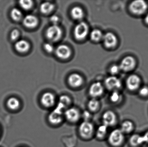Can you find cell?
I'll use <instances>...</instances> for the list:
<instances>
[{
  "instance_id": "6da1fadb",
  "label": "cell",
  "mask_w": 148,
  "mask_h": 147,
  "mask_svg": "<svg viewBox=\"0 0 148 147\" xmlns=\"http://www.w3.org/2000/svg\"><path fill=\"white\" fill-rule=\"evenodd\" d=\"M65 107L59 102L56 108L49 114V121L53 125H58L61 123L63 120V111Z\"/></svg>"
},
{
  "instance_id": "7a4b0ae2",
  "label": "cell",
  "mask_w": 148,
  "mask_h": 147,
  "mask_svg": "<svg viewBox=\"0 0 148 147\" xmlns=\"http://www.w3.org/2000/svg\"><path fill=\"white\" fill-rule=\"evenodd\" d=\"M124 134L121 129H114L109 135V143L114 147H118L122 145L124 140Z\"/></svg>"
},
{
  "instance_id": "3957f363",
  "label": "cell",
  "mask_w": 148,
  "mask_h": 147,
  "mask_svg": "<svg viewBox=\"0 0 148 147\" xmlns=\"http://www.w3.org/2000/svg\"><path fill=\"white\" fill-rule=\"evenodd\" d=\"M78 131L81 137L84 139H90L94 133V125L90 122L84 121L79 126Z\"/></svg>"
},
{
  "instance_id": "277c9868",
  "label": "cell",
  "mask_w": 148,
  "mask_h": 147,
  "mask_svg": "<svg viewBox=\"0 0 148 147\" xmlns=\"http://www.w3.org/2000/svg\"><path fill=\"white\" fill-rule=\"evenodd\" d=\"M62 30L57 25H53L49 26L46 31V37L50 41H56L62 36Z\"/></svg>"
},
{
  "instance_id": "5b68a950",
  "label": "cell",
  "mask_w": 148,
  "mask_h": 147,
  "mask_svg": "<svg viewBox=\"0 0 148 147\" xmlns=\"http://www.w3.org/2000/svg\"><path fill=\"white\" fill-rule=\"evenodd\" d=\"M147 7V4L145 1L137 0L131 3L130 5V9L135 14L141 15L146 12Z\"/></svg>"
},
{
  "instance_id": "8992f818",
  "label": "cell",
  "mask_w": 148,
  "mask_h": 147,
  "mask_svg": "<svg viewBox=\"0 0 148 147\" xmlns=\"http://www.w3.org/2000/svg\"><path fill=\"white\" fill-rule=\"evenodd\" d=\"M88 32V25L84 22L78 23L74 29V35L77 39L81 40L87 36Z\"/></svg>"
},
{
  "instance_id": "52a82bcc",
  "label": "cell",
  "mask_w": 148,
  "mask_h": 147,
  "mask_svg": "<svg viewBox=\"0 0 148 147\" xmlns=\"http://www.w3.org/2000/svg\"><path fill=\"white\" fill-rule=\"evenodd\" d=\"M103 124L107 127L114 126L117 121L116 115L111 110L105 111L102 115Z\"/></svg>"
},
{
  "instance_id": "ba28073f",
  "label": "cell",
  "mask_w": 148,
  "mask_h": 147,
  "mask_svg": "<svg viewBox=\"0 0 148 147\" xmlns=\"http://www.w3.org/2000/svg\"><path fill=\"white\" fill-rule=\"evenodd\" d=\"M136 64L135 59L133 57L127 56L122 60L119 66L121 70L124 71H129L134 68Z\"/></svg>"
},
{
  "instance_id": "9c48e42d",
  "label": "cell",
  "mask_w": 148,
  "mask_h": 147,
  "mask_svg": "<svg viewBox=\"0 0 148 147\" xmlns=\"http://www.w3.org/2000/svg\"><path fill=\"white\" fill-rule=\"evenodd\" d=\"M66 119L71 123H76L81 118V114L79 110L75 108L68 109L64 114Z\"/></svg>"
},
{
  "instance_id": "30bf717a",
  "label": "cell",
  "mask_w": 148,
  "mask_h": 147,
  "mask_svg": "<svg viewBox=\"0 0 148 147\" xmlns=\"http://www.w3.org/2000/svg\"><path fill=\"white\" fill-rule=\"evenodd\" d=\"M106 87L110 90L117 91L121 87L122 84L119 79L114 76L108 77L105 80Z\"/></svg>"
},
{
  "instance_id": "8fae6325",
  "label": "cell",
  "mask_w": 148,
  "mask_h": 147,
  "mask_svg": "<svg viewBox=\"0 0 148 147\" xmlns=\"http://www.w3.org/2000/svg\"><path fill=\"white\" fill-rule=\"evenodd\" d=\"M41 103L45 108H49L54 105L55 97L53 94L50 92H46L42 96Z\"/></svg>"
},
{
  "instance_id": "7c38bea8",
  "label": "cell",
  "mask_w": 148,
  "mask_h": 147,
  "mask_svg": "<svg viewBox=\"0 0 148 147\" xmlns=\"http://www.w3.org/2000/svg\"><path fill=\"white\" fill-rule=\"evenodd\" d=\"M140 84V79L137 75H132L128 78L127 80V87L131 91L137 89Z\"/></svg>"
},
{
  "instance_id": "4fadbf2b",
  "label": "cell",
  "mask_w": 148,
  "mask_h": 147,
  "mask_svg": "<svg viewBox=\"0 0 148 147\" xmlns=\"http://www.w3.org/2000/svg\"><path fill=\"white\" fill-rule=\"evenodd\" d=\"M103 43L106 47L112 48L117 44V39L116 35L111 33H108L103 37Z\"/></svg>"
},
{
  "instance_id": "5bb4252c",
  "label": "cell",
  "mask_w": 148,
  "mask_h": 147,
  "mask_svg": "<svg viewBox=\"0 0 148 147\" xmlns=\"http://www.w3.org/2000/svg\"><path fill=\"white\" fill-rule=\"evenodd\" d=\"M103 92V86L99 82L93 83L90 86L89 91L90 95L94 98L100 96Z\"/></svg>"
},
{
  "instance_id": "9a60e30c",
  "label": "cell",
  "mask_w": 148,
  "mask_h": 147,
  "mask_svg": "<svg viewBox=\"0 0 148 147\" xmlns=\"http://www.w3.org/2000/svg\"><path fill=\"white\" fill-rule=\"evenodd\" d=\"M57 57L62 59H66L69 58L71 55V50L68 46L62 45L56 48V52Z\"/></svg>"
},
{
  "instance_id": "2e32d148",
  "label": "cell",
  "mask_w": 148,
  "mask_h": 147,
  "mask_svg": "<svg viewBox=\"0 0 148 147\" xmlns=\"http://www.w3.org/2000/svg\"><path fill=\"white\" fill-rule=\"evenodd\" d=\"M38 23L37 18L33 15H27L23 20V25L28 28H34L35 27Z\"/></svg>"
},
{
  "instance_id": "e0dca14e",
  "label": "cell",
  "mask_w": 148,
  "mask_h": 147,
  "mask_svg": "<svg viewBox=\"0 0 148 147\" xmlns=\"http://www.w3.org/2000/svg\"><path fill=\"white\" fill-rule=\"evenodd\" d=\"M69 83L72 87H77L81 86L83 83L82 78L77 73L71 74L68 79Z\"/></svg>"
},
{
  "instance_id": "ac0fdd59",
  "label": "cell",
  "mask_w": 148,
  "mask_h": 147,
  "mask_svg": "<svg viewBox=\"0 0 148 147\" xmlns=\"http://www.w3.org/2000/svg\"><path fill=\"white\" fill-rule=\"evenodd\" d=\"M130 143L134 147H138L145 144V140L143 135L135 134L132 135L130 139Z\"/></svg>"
},
{
  "instance_id": "d6986e66",
  "label": "cell",
  "mask_w": 148,
  "mask_h": 147,
  "mask_svg": "<svg viewBox=\"0 0 148 147\" xmlns=\"http://www.w3.org/2000/svg\"><path fill=\"white\" fill-rule=\"evenodd\" d=\"M29 44L24 40H21L16 42L15 48L17 51L20 53H25L27 51L29 48Z\"/></svg>"
},
{
  "instance_id": "ffe728a7",
  "label": "cell",
  "mask_w": 148,
  "mask_h": 147,
  "mask_svg": "<svg viewBox=\"0 0 148 147\" xmlns=\"http://www.w3.org/2000/svg\"><path fill=\"white\" fill-rule=\"evenodd\" d=\"M134 124L130 121H125L123 122L121 125V129L123 133L125 134H128L131 133L134 130Z\"/></svg>"
},
{
  "instance_id": "44dd1931",
  "label": "cell",
  "mask_w": 148,
  "mask_h": 147,
  "mask_svg": "<svg viewBox=\"0 0 148 147\" xmlns=\"http://www.w3.org/2000/svg\"><path fill=\"white\" fill-rule=\"evenodd\" d=\"M54 8V6L53 3L49 2L42 3L40 7V11L42 14H47L51 13Z\"/></svg>"
},
{
  "instance_id": "7402d4cb",
  "label": "cell",
  "mask_w": 148,
  "mask_h": 147,
  "mask_svg": "<svg viewBox=\"0 0 148 147\" xmlns=\"http://www.w3.org/2000/svg\"><path fill=\"white\" fill-rule=\"evenodd\" d=\"M7 105L10 109L16 110L20 107V102L16 98L11 97L7 101Z\"/></svg>"
},
{
  "instance_id": "603a6c76",
  "label": "cell",
  "mask_w": 148,
  "mask_h": 147,
  "mask_svg": "<svg viewBox=\"0 0 148 147\" xmlns=\"http://www.w3.org/2000/svg\"><path fill=\"white\" fill-rule=\"evenodd\" d=\"M71 15L74 19L77 20H80L83 17V11L80 7H75L71 10Z\"/></svg>"
},
{
  "instance_id": "cb8c5ba5",
  "label": "cell",
  "mask_w": 148,
  "mask_h": 147,
  "mask_svg": "<svg viewBox=\"0 0 148 147\" xmlns=\"http://www.w3.org/2000/svg\"><path fill=\"white\" fill-rule=\"evenodd\" d=\"M108 127L102 124L98 127L96 133V135L98 139H103L108 133Z\"/></svg>"
},
{
  "instance_id": "d4e9b609",
  "label": "cell",
  "mask_w": 148,
  "mask_h": 147,
  "mask_svg": "<svg viewBox=\"0 0 148 147\" xmlns=\"http://www.w3.org/2000/svg\"><path fill=\"white\" fill-rule=\"evenodd\" d=\"M100 106L99 101L96 99L93 98L89 101L88 104V107L89 110L92 112L97 111L98 109Z\"/></svg>"
},
{
  "instance_id": "484cf974",
  "label": "cell",
  "mask_w": 148,
  "mask_h": 147,
  "mask_svg": "<svg viewBox=\"0 0 148 147\" xmlns=\"http://www.w3.org/2000/svg\"><path fill=\"white\" fill-rule=\"evenodd\" d=\"M10 16L14 20L18 21L22 18L23 14L21 10L16 8H14L11 10Z\"/></svg>"
},
{
  "instance_id": "4316f807",
  "label": "cell",
  "mask_w": 148,
  "mask_h": 147,
  "mask_svg": "<svg viewBox=\"0 0 148 147\" xmlns=\"http://www.w3.org/2000/svg\"><path fill=\"white\" fill-rule=\"evenodd\" d=\"M102 33L100 30L98 29H95L93 30L90 34V38L95 41H98L101 39H103Z\"/></svg>"
},
{
  "instance_id": "83f0119b",
  "label": "cell",
  "mask_w": 148,
  "mask_h": 147,
  "mask_svg": "<svg viewBox=\"0 0 148 147\" xmlns=\"http://www.w3.org/2000/svg\"><path fill=\"white\" fill-rule=\"evenodd\" d=\"M121 95L117 91H114L110 97V100L114 103L119 102L121 100Z\"/></svg>"
},
{
  "instance_id": "f1b7e54d",
  "label": "cell",
  "mask_w": 148,
  "mask_h": 147,
  "mask_svg": "<svg viewBox=\"0 0 148 147\" xmlns=\"http://www.w3.org/2000/svg\"><path fill=\"white\" fill-rule=\"evenodd\" d=\"M19 4L22 8L24 10H29L33 6V1H20Z\"/></svg>"
},
{
  "instance_id": "f546056e",
  "label": "cell",
  "mask_w": 148,
  "mask_h": 147,
  "mask_svg": "<svg viewBox=\"0 0 148 147\" xmlns=\"http://www.w3.org/2000/svg\"><path fill=\"white\" fill-rule=\"evenodd\" d=\"M59 103L61 104L66 108L71 103V100L68 96L63 95L60 97Z\"/></svg>"
},
{
  "instance_id": "4dcf8cb0",
  "label": "cell",
  "mask_w": 148,
  "mask_h": 147,
  "mask_svg": "<svg viewBox=\"0 0 148 147\" xmlns=\"http://www.w3.org/2000/svg\"><path fill=\"white\" fill-rule=\"evenodd\" d=\"M19 35H20V33H19V31L17 29H14L11 33L10 39L11 40L14 41L18 39Z\"/></svg>"
},
{
  "instance_id": "1f68e13d",
  "label": "cell",
  "mask_w": 148,
  "mask_h": 147,
  "mask_svg": "<svg viewBox=\"0 0 148 147\" xmlns=\"http://www.w3.org/2000/svg\"><path fill=\"white\" fill-rule=\"evenodd\" d=\"M120 70H121V69H120L119 66L114 65H113V66H111L110 69V72L111 74H113V75H116V74H117V73H119Z\"/></svg>"
},
{
  "instance_id": "d6a6232c",
  "label": "cell",
  "mask_w": 148,
  "mask_h": 147,
  "mask_svg": "<svg viewBox=\"0 0 148 147\" xmlns=\"http://www.w3.org/2000/svg\"><path fill=\"white\" fill-rule=\"evenodd\" d=\"M44 48L45 51L48 53H52L54 51V47L52 44L49 43H47L44 44Z\"/></svg>"
},
{
  "instance_id": "836d02e7",
  "label": "cell",
  "mask_w": 148,
  "mask_h": 147,
  "mask_svg": "<svg viewBox=\"0 0 148 147\" xmlns=\"http://www.w3.org/2000/svg\"><path fill=\"white\" fill-rule=\"evenodd\" d=\"M139 94L142 96L146 97L148 96V87L144 86L139 90Z\"/></svg>"
},
{
  "instance_id": "e575fe53",
  "label": "cell",
  "mask_w": 148,
  "mask_h": 147,
  "mask_svg": "<svg viewBox=\"0 0 148 147\" xmlns=\"http://www.w3.org/2000/svg\"><path fill=\"white\" fill-rule=\"evenodd\" d=\"M83 118L84 119V121H89V120L90 118L91 115L90 113L88 111H84L82 115Z\"/></svg>"
},
{
  "instance_id": "d590c367",
  "label": "cell",
  "mask_w": 148,
  "mask_h": 147,
  "mask_svg": "<svg viewBox=\"0 0 148 147\" xmlns=\"http://www.w3.org/2000/svg\"><path fill=\"white\" fill-rule=\"evenodd\" d=\"M50 21L53 25H57L59 21V18L56 15H53L50 18Z\"/></svg>"
},
{
  "instance_id": "8d00e7d4",
  "label": "cell",
  "mask_w": 148,
  "mask_h": 147,
  "mask_svg": "<svg viewBox=\"0 0 148 147\" xmlns=\"http://www.w3.org/2000/svg\"><path fill=\"white\" fill-rule=\"evenodd\" d=\"M143 136L145 140V143L148 144V131L145 133Z\"/></svg>"
},
{
  "instance_id": "74e56055",
  "label": "cell",
  "mask_w": 148,
  "mask_h": 147,
  "mask_svg": "<svg viewBox=\"0 0 148 147\" xmlns=\"http://www.w3.org/2000/svg\"><path fill=\"white\" fill-rule=\"evenodd\" d=\"M145 21H146V23L148 24V14L146 16V18H145Z\"/></svg>"
}]
</instances>
